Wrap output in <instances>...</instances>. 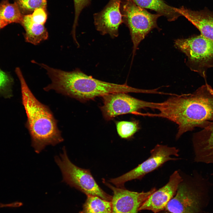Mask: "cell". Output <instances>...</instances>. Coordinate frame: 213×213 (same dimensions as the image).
<instances>
[{
	"instance_id": "obj_1",
	"label": "cell",
	"mask_w": 213,
	"mask_h": 213,
	"mask_svg": "<svg viewBox=\"0 0 213 213\" xmlns=\"http://www.w3.org/2000/svg\"><path fill=\"white\" fill-rule=\"evenodd\" d=\"M158 114L147 116L167 119L178 126V139L196 127L203 129L213 122V89L206 83L192 93L173 95L159 103Z\"/></svg>"
},
{
	"instance_id": "obj_2",
	"label": "cell",
	"mask_w": 213,
	"mask_h": 213,
	"mask_svg": "<svg viewBox=\"0 0 213 213\" xmlns=\"http://www.w3.org/2000/svg\"><path fill=\"white\" fill-rule=\"evenodd\" d=\"M44 69L51 80V83L44 88L45 91L54 90L81 102L113 93L145 92V90L132 87L126 83L118 84L96 79L78 69L65 71L46 65Z\"/></svg>"
},
{
	"instance_id": "obj_3",
	"label": "cell",
	"mask_w": 213,
	"mask_h": 213,
	"mask_svg": "<svg viewBox=\"0 0 213 213\" xmlns=\"http://www.w3.org/2000/svg\"><path fill=\"white\" fill-rule=\"evenodd\" d=\"M21 84L23 104L27 117L26 127L31 136V145L39 153L48 145L62 142L57 121L49 108L40 102L28 87L21 72L17 74Z\"/></svg>"
},
{
	"instance_id": "obj_4",
	"label": "cell",
	"mask_w": 213,
	"mask_h": 213,
	"mask_svg": "<svg viewBox=\"0 0 213 213\" xmlns=\"http://www.w3.org/2000/svg\"><path fill=\"white\" fill-rule=\"evenodd\" d=\"M60 156L55 157L63 176V181L87 195L97 196L111 201L112 196L104 192L98 185L89 170L82 169L72 163L69 159L66 148H62Z\"/></svg>"
},
{
	"instance_id": "obj_5",
	"label": "cell",
	"mask_w": 213,
	"mask_h": 213,
	"mask_svg": "<svg viewBox=\"0 0 213 213\" xmlns=\"http://www.w3.org/2000/svg\"><path fill=\"white\" fill-rule=\"evenodd\" d=\"M120 10L123 22L128 28L133 43V57L140 42L154 28H158L157 21L161 16L149 12L131 0H123Z\"/></svg>"
},
{
	"instance_id": "obj_6",
	"label": "cell",
	"mask_w": 213,
	"mask_h": 213,
	"mask_svg": "<svg viewBox=\"0 0 213 213\" xmlns=\"http://www.w3.org/2000/svg\"><path fill=\"white\" fill-rule=\"evenodd\" d=\"M174 46L187 56L190 68L206 80L207 69L213 64V41L201 34L175 40Z\"/></svg>"
},
{
	"instance_id": "obj_7",
	"label": "cell",
	"mask_w": 213,
	"mask_h": 213,
	"mask_svg": "<svg viewBox=\"0 0 213 213\" xmlns=\"http://www.w3.org/2000/svg\"><path fill=\"white\" fill-rule=\"evenodd\" d=\"M179 150L174 147L157 144L150 151V157L138 166L117 178L111 179L109 181L116 187L125 188L127 181L134 179H141L146 175L155 170L166 162L175 160L178 158L171 157L179 156Z\"/></svg>"
},
{
	"instance_id": "obj_8",
	"label": "cell",
	"mask_w": 213,
	"mask_h": 213,
	"mask_svg": "<svg viewBox=\"0 0 213 213\" xmlns=\"http://www.w3.org/2000/svg\"><path fill=\"white\" fill-rule=\"evenodd\" d=\"M103 105L100 107L104 118L107 120L127 114H136L146 108L157 109L159 103L146 101L133 97L125 93H110L102 97Z\"/></svg>"
},
{
	"instance_id": "obj_9",
	"label": "cell",
	"mask_w": 213,
	"mask_h": 213,
	"mask_svg": "<svg viewBox=\"0 0 213 213\" xmlns=\"http://www.w3.org/2000/svg\"><path fill=\"white\" fill-rule=\"evenodd\" d=\"M200 181L196 179L183 181L165 209L170 213H198L199 196L196 188Z\"/></svg>"
},
{
	"instance_id": "obj_10",
	"label": "cell",
	"mask_w": 213,
	"mask_h": 213,
	"mask_svg": "<svg viewBox=\"0 0 213 213\" xmlns=\"http://www.w3.org/2000/svg\"><path fill=\"white\" fill-rule=\"evenodd\" d=\"M103 182L113 192L112 213H138L142 204L157 190L154 188L147 192H138L114 187L105 180Z\"/></svg>"
},
{
	"instance_id": "obj_11",
	"label": "cell",
	"mask_w": 213,
	"mask_h": 213,
	"mask_svg": "<svg viewBox=\"0 0 213 213\" xmlns=\"http://www.w3.org/2000/svg\"><path fill=\"white\" fill-rule=\"evenodd\" d=\"M121 4V0H110L101 11L94 14L95 27L101 35L108 34L112 38L118 36L123 22Z\"/></svg>"
},
{
	"instance_id": "obj_12",
	"label": "cell",
	"mask_w": 213,
	"mask_h": 213,
	"mask_svg": "<svg viewBox=\"0 0 213 213\" xmlns=\"http://www.w3.org/2000/svg\"><path fill=\"white\" fill-rule=\"evenodd\" d=\"M183 180L178 171H174L170 176L168 183L153 193L142 204L139 211L147 210L157 213L165 210Z\"/></svg>"
},
{
	"instance_id": "obj_13",
	"label": "cell",
	"mask_w": 213,
	"mask_h": 213,
	"mask_svg": "<svg viewBox=\"0 0 213 213\" xmlns=\"http://www.w3.org/2000/svg\"><path fill=\"white\" fill-rule=\"evenodd\" d=\"M195 161L213 164V122L193 135Z\"/></svg>"
},
{
	"instance_id": "obj_14",
	"label": "cell",
	"mask_w": 213,
	"mask_h": 213,
	"mask_svg": "<svg viewBox=\"0 0 213 213\" xmlns=\"http://www.w3.org/2000/svg\"><path fill=\"white\" fill-rule=\"evenodd\" d=\"M177 9L199 30L201 35L213 41V13L206 9L193 11L183 6Z\"/></svg>"
},
{
	"instance_id": "obj_15",
	"label": "cell",
	"mask_w": 213,
	"mask_h": 213,
	"mask_svg": "<svg viewBox=\"0 0 213 213\" xmlns=\"http://www.w3.org/2000/svg\"><path fill=\"white\" fill-rule=\"evenodd\" d=\"M20 24L25 30L24 36L26 42L37 45L47 39L48 33L44 25L33 21L30 14L23 15Z\"/></svg>"
},
{
	"instance_id": "obj_16",
	"label": "cell",
	"mask_w": 213,
	"mask_h": 213,
	"mask_svg": "<svg viewBox=\"0 0 213 213\" xmlns=\"http://www.w3.org/2000/svg\"><path fill=\"white\" fill-rule=\"evenodd\" d=\"M137 6L144 9L153 10L161 16L165 17L169 21H175L181 14L177 8L167 4L163 0H131Z\"/></svg>"
},
{
	"instance_id": "obj_17",
	"label": "cell",
	"mask_w": 213,
	"mask_h": 213,
	"mask_svg": "<svg viewBox=\"0 0 213 213\" xmlns=\"http://www.w3.org/2000/svg\"><path fill=\"white\" fill-rule=\"evenodd\" d=\"M112 204L99 197L87 195L83 209L79 213H112Z\"/></svg>"
},
{
	"instance_id": "obj_18",
	"label": "cell",
	"mask_w": 213,
	"mask_h": 213,
	"mask_svg": "<svg viewBox=\"0 0 213 213\" xmlns=\"http://www.w3.org/2000/svg\"><path fill=\"white\" fill-rule=\"evenodd\" d=\"M23 14L16 2L10 3L8 0L0 2V17L7 25L13 23H20Z\"/></svg>"
},
{
	"instance_id": "obj_19",
	"label": "cell",
	"mask_w": 213,
	"mask_h": 213,
	"mask_svg": "<svg viewBox=\"0 0 213 213\" xmlns=\"http://www.w3.org/2000/svg\"><path fill=\"white\" fill-rule=\"evenodd\" d=\"M116 125L118 135L121 138L124 139L132 137L140 128L138 122L135 120L117 121Z\"/></svg>"
},
{
	"instance_id": "obj_20",
	"label": "cell",
	"mask_w": 213,
	"mask_h": 213,
	"mask_svg": "<svg viewBox=\"0 0 213 213\" xmlns=\"http://www.w3.org/2000/svg\"><path fill=\"white\" fill-rule=\"evenodd\" d=\"M14 2L23 15L31 14L37 8L47 10V0H15Z\"/></svg>"
},
{
	"instance_id": "obj_21",
	"label": "cell",
	"mask_w": 213,
	"mask_h": 213,
	"mask_svg": "<svg viewBox=\"0 0 213 213\" xmlns=\"http://www.w3.org/2000/svg\"><path fill=\"white\" fill-rule=\"evenodd\" d=\"M75 9V18L72 31V34L74 41H77L76 29L78 25L79 15L83 9L90 4L91 0H73Z\"/></svg>"
},
{
	"instance_id": "obj_22",
	"label": "cell",
	"mask_w": 213,
	"mask_h": 213,
	"mask_svg": "<svg viewBox=\"0 0 213 213\" xmlns=\"http://www.w3.org/2000/svg\"><path fill=\"white\" fill-rule=\"evenodd\" d=\"M12 81L10 77L0 68V93H5L9 91Z\"/></svg>"
},
{
	"instance_id": "obj_23",
	"label": "cell",
	"mask_w": 213,
	"mask_h": 213,
	"mask_svg": "<svg viewBox=\"0 0 213 213\" xmlns=\"http://www.w3.org/2000/svg\"><path fill=\"white\" fill-rule=\"evenodd\" d=\"M30 15L33 21L44 25L47 19L48 14L46 10L39 8L36 9Z\"/></svg>"
},
{
	"instance_id": "obj_24",
	"label": "cell",
	"mask_w": 213,
	"mask_h": 213,
	"mask_svg": "<svg viewBox=\"0 0 213 213\" xmlns=\"http://www.w3.org/2000/svg\"><path fill=\"white\" fill-rule=\"evenodd\" d=\"M6 25V24L0 17V30Z\"/></svg>"
},
{
	"instance_id": "obj_25",
	"label": "cell",
	"mask_w": 213,
	"mask_h": 213,
	"mask_svg": "<svg viewBox=\"0 0 213 213\" xmlns=\"http://www.w3.org/2000/svg\"><path fill=\"white\" fill-rule=\"evenodd\" d=\"M3 206V204L2 203H0V208H2Z\"/></svg>"
},
{
	"instance_id": "obj_26",
	"label": "cell",
	"mask_w": 213,
	"mask_h": 213,
	"mask_svg": "<svg viewBox=\"0 0 213 213\" xmlns=\"http://www.w3.org/2000/svg\"><path fill=\"white\" fill-rule=\"evenodd\" d=\"M213 67V65H212V67Z\"/></svg>"
},
{
	"instance_id": "obj_27",
	"label": "cell",
	"mask_w": 213,
	"mask_h": 213,
	"mask_svg": "<svg viewBox=\"0 0 213 213\" xmlns=\"http://www.w3.org/2000/svg\"><path fill=\"white\" fill-rule=\"evenodd\" d=\"M170 213L169 212H166V213Z\"/></svg>"
}]
</instances>
